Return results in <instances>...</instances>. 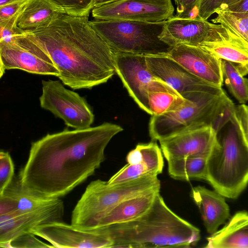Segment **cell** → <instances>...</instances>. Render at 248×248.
Here are the masks:
<instances>
[{
	"label": "cell",
	"mask_w": 248,
	"mask_h": 248,
	"mask_svg": "<svg viewBox=\"0 0 248 248\" xmlns=\"http://www.w3.org/2000/svg\"><path fill=\"white\" fill-rule=\"evenodd\" d=\"M119 0H94L93 8L99 7Z\"/></svg>",
	"instance_id": "8d00e7d4"
},
{
	"label": "cell",
	"mask_w": 248,
	"mask_h": 248,
	"mask_svg": "<svg viewBox=\"0 0 248 248\" xmlns=\"http://www.w3.org/2000/svg\"><path fill=\"white\" fill-rule=\"evenodd\" d=\"M176 5V17L198 18V13L201 0H174Z\"/></svg>",
	"instance_id": "f546056e"
},
{
	"label": "cell",
	"mask_w": 248,
	"mask_h": 248,
	"mask_svg": "<svg viewBox=\"0 0 248 248\" xmlns=\"http://www.w3.org/2000/svg\"><path fill=\"white\" fill-rule=\"evenodd\" d=\"M226 8L233 12L248 13V0H241Z\"/></svg>",
	"instance_id": "d590c367"
},
{
	"label": "cell",
	"mask_w": 248,
	"mask_h": 248,
	"mask_svg": "<svg viewBox=\"0 0 248 248\" xmlns=\"http://www.w3.org/2000/svg\"><path fill=\"white\" fill-rule=\"evenodd\" d=\"M182 96L185 100L175 110L152 115L149 132L152 140L159 141L188 129L207 125L218 133L229 123H236V106L225 92L218 95L194 92Z\"/></svg>",
	"instance_id": "277c9868"
},
{
	"label": "cell",
	"mask_w": 248,
	"mask_h": 248,
	"mask_svg": "<svg viewBox=\"0 0 248 248\" xmlns=\"http://www.w3.org/2000/svg\"><path fill=\"white\" fill-rule=\"evenodd\" d=\"M13 215L17 237L31 233L36 227L49 222L62 221L64 205L59 198L49 197L23 185L19 176L0 195V215Z\"/></svg>",
	"instance_id": "8992f818"
},
{
	"label": "cell",
	"mask_w": 248,
	"mask_h": 248,
	"mask_svg": "<svg viewBox=\"0 0 248 248\" xmlns=\"http://www.w3.org/2000/svg\"><path fill=\"white\" fill-rule=\"evenodd\" d=\"M126 161L129 164H137L142 161V156L140 149L136 146V148L130 151L127 155Z\"/></svg>",
	"instance_id": "e575fe53"
},
{
	"label": "cell",
	"mask_w": 248,
	"mask_h": 248,
	"mask_svg": "<svg viewBox=\"0 0 248 248\" xmlns=\"http://www.w3.org/2000/svg\"><path fill=\"white\" fill-rule=\"evenodd\" d=\"M174 11L171 0H119L93 8L92 15L95 19L158 22L173 16Z\"/></svg>",
	"instance_id": "7c38bea8"
},
{
	"label": "cell",
	"mask_w": 248,
	"mask_h": 248,
	"mask_svg": "<svg viewBox=\"0 0 248 248\" xmlns=\"http://www.w3.org/2000/svg\"><path fill=\"white\" fill-rule=\"evenodd\" d=\"M207 157L169 158L167 159L168 173L176 180H206Z\"/></svg>",
	"instance_id": "603a6c76"
},
{
	"label": "cell",
	"mask_w": 248,
	"mask_h": 248,
	"mask_svg": "<svg viewBox=\"0 0 248 248\" xmlns=\"http://www.w3.org/2000/svg\"><path fill=\"white\" fill-rule=\"evenodd\" d=\"M199 47L232 62L243 76L248 74V42L226 27L213 23L208 38Z\"/></svg>",
	"instance_id": "e0dca14e"
},
{
	"label": "cell",
	"mask_w": 248,
	"mask_h": 248,
	"mask_svg": "<svg viewBox=\"0 0 248 248\" xmlns=\"http://www.w3.org/2000/svg\"><path fill=\"white\" fill-rule=\"evenodd\" d=\"M160 187L157 176H145L114 185L100 179L92 181L72 211L71 224L93 229L101 216L120 202Z\"/></svg>",
	"instance_id": "52a82bcc"
},
{
	"label": "cell",
	"mask_w": 248,
	"mask_h": 248,
	"mask_svg": "<svg viewBox=\"0 0 248 248\" xmlns=\"http://www.w3.org/2000/svg\"><path fill=\"white\" fill-rule=\"evenodd\" d=\"M14 165L8 152H0V195L12 181L14 175Z\"/></svg>",
	"instance_id": "83f0119b"
},
{
	"label": "cell",
	"mask_w": 248,
	"mask_h": 248,
	"mask_svg": "<svg viewBox=\"0 0 248 248\" xmlns=\"http://www.w3.org/2000/svg\"><path fill=\"white\" fill-rule=\"evenodd\" d=\"M241 0H223L222 4L220 7H228Z\"/></svg>",
	"instance_id": "74e56055"
},
{
	"label": "cell",
	"mask_w": 248,
	"mask_h": 248,
	"mask_svg": "<svg viewBox=\"0 0 248 248\" xmlns=\"http://www.w3.org/2000/svg\"><path fill=\"white\" fill-rule=\"evenodd\" d=\"M113 55L115 73L130 96L148 114L151 115L148 99L149 92L164 91L178 93L150 71L146 56L122 53Z\"/></svg>",
	"instance_id": "30bf717a"
},
{
	"label": "cell",
	"mask_w": 248,
	"mask_h": 248,
	"mask_svg": "<svg viewBox=\"0 0 248 248\" xmlns=\"http://www.w3.org/2000/svg\"><path fill=\"white\" fill-rule=\"evenodd\" d=\"M223 79L232 95L241 104L248 101V78L243 76L229 61L221 60Z\"/></svg>",
	"instance_id": "cb8c5ba5"
},
{
	"label": "cell",
	"mask_w": 248,
	"mask_h": 248,
	"mask_svg": "<svg viewBox=\"0 0 248 248\" xmlns=\"http://www.w3.org/2000/svg\"><path fill=\"white\" fill-rule=\"evenodd\" d=\"M65 11L54 0H28L17 19V26L25 33L49 25Z\"/></svg>",
	"instance_id": "44dd1931"
},
{
	"label": "cell",
	"mask_w": 248,
	"mask_h": 248,
	"mask_svg": "<svg viewBox=\"0 0 248 248\" xmlns=\"http://www.w3.org/2000/svg\"><path fill=\"white\" fill-rule=\"evenodd\" d=\"M31 233L46 240L54 248H112L113 242L102 227L87 229L62 221L45 223Z\"/></svg>",
	"instance_id": "4fadbf2b"
},
{
	"label": "cell",
	"mask_w": 248,
	"mask_h": 248,
	"mask_svg": "<svg viewBox=\"0 0 248 248\" xmlns=\"http://www.w3.org/2000/svg\"><path fill=\"white\" fill-rule=\"evenodd\" d=\"M147 66L156 77L167 83L178 93L200 92L220 95L225 92L195 77L178 63L165 56H146Z\"/></svg>",
	"instance_id": "5bb4252c"
},
{
	"label": "cell",
	"mask_w": 248,
	"mask_h": 248,
	"mask_svg": "<svg viewBox=\"0 0 248 248\" xmlns=\"http://www.w3.org/2000/svg\"><path fill=\"white\" fill-rule=\"evenodd\" d=\"M13 69L41 75H59L48 54L26 33L0 43V78L6 70Z\"/></svg>",
	"instance_id": "8fae6325"
},
{
	"label": "cell",
	"mask_w": 248,
	"mask_h": 248,
	"mask_svg": "<svg viewBox=\"0 0 248 248\" xmlns=\"http://www.w3.org/2000/svg\"><path fill=\"white\" fill-rule=\"evenodd\" d=\"M160 189L155 188L120 202L101 216L93 229L127 222L140 217L150 208Z\"/></svg>",
	"instance_id": "ffe728a7"
},
{
	"label": "cell",
	"mask_w": 248,
	"mask_h": 248,
	"mask_svg": "<svg viewBox=\"0 0 248 248\" xmlns=\"http://www.w3.org/2000/svg\"><path fill=\"white\" fill-rule=\"evenodd\" d=\"M68 15L82 16L89 15L94 0H54Z\"/></svg>",
	"instance_id": "4316f807"
},
{
	"label": "cell",
	"mask_w": 248,
	"mask_h": 248,
	"mask_svg": "<svg viewBox=\"0 0 248 248\" xmlns=\"http://www.w3.org/2000/svg\"><path fill=\"white\" fill-rule=\"evenodd\" d=\"M206 248H248V212L239 211L207 238Z\"/></svg>",
	"instance_id": "7402d4cb"
},
{
	"label": "cell",
	"mask_w": 248,
	"mask_h": 248,
	"mask_svg": "<svg viewBox=\"0 0 248 248\" xmlns=\"http://www.w3.org/2000/svg\"><path fill=\"white\" fill-rule=\"evenodd\" d=\"M16 0H0V7L4 6Z\"/></svg>",
	"instance_id": "f35d334b"
},
{
	"label": "cell",
	"mask_w": 248,
	"mask_h": 248,
	"mask_svg": "<svg viewBox=\"0 0 248 248\" xmlns=\"http://www.w3.org/2000/svg\"><path fill=\"white\" fill-rule=\"evenodd\" d=\"M190 196L199 208L207 232L211 234L229 218V207L224 197L216 190L199 186L192 188Z\"/></svg>",
	"instance_id": "d6986e66"
},
{
	"label": "cell",
	"mask_w": 248,
	"mask_h": 248,
	"mask_svg": "<svg viewBox=\"0 0 248 248\" xmlns=\"http://www.w3.org/2000/svg\"><path fill=\"white\" fill-rule=\"evenodd\" d=\"M23 8L11 17L0 21V43L10 42L16 36L25 33L17 26V19Z\"/></svg>",
	"instance_id": "f1b7e54d"
},
{
	"label": "cell",
	"mask_w": 248,
	"mask_h": 248,
	"mask_svg": "<svg viewBox=\"0 0 248 248\" xmlns=\"http://www.w3.org/2000/svg\"><path fill=\"white\" fill-rule=\"evenodd\" d=\"M237 124L245 142L248 145V106L242 104L235 107Z\"/></svg>",
	"instance_id": "1f68e13d"
},
{
	"label": "cell",
	"mask_w": 248,
	"mask_h": 248,
	"mask_svg": "<svg viewBox=\"0 0 248 248\" xmlns=\"http://www.w3.org/2000/svg\"><path fill=\"white\" fill-rule=\"evenodd\" d=\"M123 130L118 124L105 122L47 134L31 143L27 161L18 175L21 182L46 196H65L100 167L106 147Z\"/></svg>",
	"instance_id": "6da1fadb"
},
{
	"label": "cell",
	"mask_w": 248,
	"mask_h": 248,
	"mask_svg": "<svg viewBox=\"0 0 248 248\" xmlns=\"http://www.w3.org/2000/svg\"><path fill=\"white\" fill-rule=\"evenodd\" d=\"M217 16L213 23L222 25L248 42V13L236 12L220 7L215 11Z\"/></svg>",
	"instance_id": "d4e9b609"
},
{
	"label": "cell",
	"mask_w": 248,
	"mask_h": 248,
	"mask_svg": "<svg viewBox=\"0 0 248 248\" xmlns=\"http://www.w3.org/2000/svg\"><path fill=\"white\" fill-rule=\"evenodd\" d=\"M102 227L112 248H190L200 239L199 229L173 212L160 192L140 217Z\"/></svg>",
	"instance_id": "3957f363"
},
{
	"label": "cell",
	"mask_w": 248,
	"mask_h": 248,
	"mask_svg": "<svg viewBox=\"0 0 248 248\" xmlns=\"http://www.w3.org/2000/svg\"><path fill=\"white\" fill-rule=\"evenodd\" d=\"M35 235L32 233H28L19 236L10 242L8 248H54L52 245H48L39 240Z\"/></svg>",
	"instance_id": "4dcf8cb0"
},
{
	"label": "cell",
	"mask_w": 248,
	"mask_h": 248,
	"mask_svg": "<svg viewBox=\"0 0 248 248\" xmlns=\"http://www.w3.org/2000/svg\"><path fill=\"white\" fill-rule=\"evenodd\" d=\"M28 0H16L0 7V21L6 20L17 14Z\"/></svg>",
	"instance_id": "836d02e7"
},
{
	"label": "cell",
	"mask_w": 248,
	"mask_h": 248,
	"mask_svg": "<svg viewBox=\"0 0 248 248\" xmlns=\"http://www.w3.org/2000/svg\"><path fill=\"white\" fill-rule=\"evenodd\" d=\"M217 138L207 157L206 181L224 197L235 199L248 184V145L231 122Z\"/></svg>",
	"instance_id": "5b68a950"
},
{
	"label": "cell",
	"mask_w": 248,
	"mask_h": 248,
	"mask_svg": "<svg viewBox=\"0 0 248 248\" xmlns=\"http://www.w3.org/2000/svg\"><path fill=\"white\" fill-rule=\"evenodd\" d=\"M89 15L65 14L26 32L49 56L58 78L72 89H91L115 74L113 52L90 23Z\"/></svg>",
	"instance_id": "7a4b0ae2"
},
{
	"label": "cell",
	"mask_w": 248,
	"mask_h": 248,
	"mask_svg": "<svg viewBox=\"0 0 248 248\" xmlns=\"http://www.w3.org/2000/svg\"><path fill=\"white\" fill-rule=\"evenodd\" d=\"M223 0H201L198 13V17L207 19L220 7Z\"/></svg>",
	"instance_id": "d6a6232c"
},
{
	"label": "cell",
	"mask_w": 248,
	"mask_h": 248,
	"mask_svg": "<svg viewBox=\"0 0 248 248\" xmlns=\"http://www.w3.org/2000/svg\"><path fill=\"white\" fill-rule=\"evenodd\" d=\"M217 132L210 125L194 127L159 140L166 159L208 157L217 140Z\"/></svg>",
	"instance_id": "9a60e30c"
},
{
	"label": "cell",
	"mask_w": 248,
	"mask_h": 248,
	"mask_svg": "<svg viewBox=\"0 0 248 248\" xmlns=\"http://www.w3.org/2000/svg\"><path fill=\"white\" fill-rule=\"evenodd\" d=\"M165 22L90 20L113 53L145 56H165L172 48L160 38Z\"/></svg>",
	"instance_id": "ba28073f"
},
{
	"label": "cell",
	"mask_w": 248,
	"mask_h": 248,
	"mask_svg": "<svg viewBox=\"0 0 248 248\" xmlns=\"http://www.w3.org/2000/svg\"><path fill=\"white\" fill-rule=\"evenodd\" d=\"M148 99L151 115H160L173 111L185 100L178 93L164 91L149 92Z\"/></svg>",
	"instance_id": "484cf974"
},
{
	"label": "cell",
	"mask_w": 248,
	"mask_h": 248,
	"mask_svg": "<svg viewBox=\"0 0 248 248\" xmlns=\"http://www.w3.org/2000/svg\"><path fill=\"white\" fill-rule=\"evenodd\" d=\"M213 25L200 18L173 16L165 21L160 38L172 47L179 45L199 47L208 38Z\"/></svg>",
	"instance_id": "ac0fdd59"
},
{
	"label": "cell",
	"mask_w": 248,
	"mask_h": 248,
	"mask_svg": "<svg viewBox=\"0 0 248 248\" xmlns=\"http://www.w3.org/2000/svg\"><path fill=\"white\" fill-rule=\"evenodd\" d=\"M39 97L42 108L62 120L68 127L85 129L91 127L94 116L86 99L67 89L60 80H42Z\"/></svg>",
	"instance_id": "9c48e42d"
},
{
	"label": "cell",
	"mask_w": 248,
	"mask_h": 248,
	"mask_svg": "<svg viewBox=\"0 0 248 248\" xmlns=\"http://www.w3.org/2000/svg\"><path fill=\"white\" fill-rule=\"evenodd\" d=\"M165 56L201 80L222 87L221 59L214 54L199 46L179 45L173 47Z\"/></svg>",
	"instance_id": "2e32d148"
}]
</instances>
